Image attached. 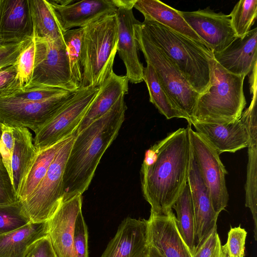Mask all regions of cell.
I'll use <instances>...</instances> for the list:
<instances>
[{"label":"cell","instance_id":"obj_12","mask_svg":"<svg viewBox=\"0 0 257 257\" xmlns=\"http://www.w3.org/2000/svg\"><path fill=\"white\" fill-rule=\"evenodd\" d=\"M136 0H116L115 15L118 26L117 52L126 69L128 81L137 84L144 81V67L138 55L135 26L140 22L135 17L133 9Z\"/></svg>","mask_w":257,"mask_h":257},{"label":"cell","instance_id":"obj_28","mask_svg":"<svg viewBox=\"0 0 257 257\" xmlns=\"http://www.w3.org/2000/svg\"><path fill=\"white\" fill-rule=\"evenodd\" d=\"M34 38L64 40V33L54 12L46 0H29Z\"/></svg>","mask_w":257,"mask_h":257},{"label":"cell","instance_id":"obj_7","mask_svg":"<svg viewBox=\"0 0 257 257\" xmlns=\"http://www.w3.org/2000/svg\"><path fill=\"white\" fill-rule=\"evenodd\" d=\"M77 134L69 137L59 150L34 192L26 200L19 203L31 222H46L59 206L64 194L65 165Z\"/></svg>","mask_w":257,"mask_h":257},{"label":"cell","instance_id":"obj_19","mask_svg":"<svg viewBox=\"0 0 257 257\" xmlns=\"http://www.w3.org/2000/svg\"><path fill=\"white\" fill-rule=\"evenodd\" d=\"M197 132L219 155L224 152L235 153L247 148L249 136L246 122L241 115L235 121L221 123L193 122Z\"/></svg>","mask_w":257,"mask_h":257},{"label":"cell","instance_id":"obj_37","mask_svg":"<svg viewBox=\"0 0 257 257\" xmlns=\"http://www.w3.org/2000/svg\"><path fill=\"white\" fill-rule=\"evenodd\" d=\"M217 226L200 243L197 244L192 257H224Z\"/></svg>","mask_w":257,"mask_h":257},{"label":"cell","instance_id":"obj_34","mask_svg":"<svg viewBox=\"0 0 257 257\" xmlns=\"http://www.w3.org/2000/svg\"><path fill=\"white\" fill-rule=\"evenodd\" d=\"M35 51V41L33 38L26 44L17 61L19 77L22 90L27 88L33 75Z\"/></svg>","mask_w":257,"mask_h":257},{"label":"cell","instance_id":"obj_17","mask_svg":"<svg viewBox=\"0 0 257 257\" xmlns=\"http://www.w3.org/2000/svg\"><path fill=\"white\" fill-rule=\"evenodd\" d=\"M147 244L156 248L164 257H192L172 210L166 215H150L147 220Z\"/></svg>","mask_w":257,"mask_h":257},{"label":"cell","instance_id":"obj_36","mask_svg":"<svg viewBox=\"0 0 257 257\" xmlns=\"http://www.w3.org/2000/svg\"><path fill=\"white\" fill-rule=\"evenodd\" d=\"M22 90L17 62L0 70V98L11 96Z\"/></svg>","mask_w":257,"mask_h":257},{"label":"cell","instance_id":"obj_47","mask_svg":"<svg viewBox=\"0 0 257 257\" xmlns=\"http://www.w3.org/2000/svg\"></svg>","mask_w":257,"mask_h":257},{"label":"cell","instance_id":"obj_41","mask_svg":"<svg viewBox=\"0 0 257 257\" xmlns=\"http://www.w3.org/2000/svg\"><path fill=\"white\" fill-rule=\"evenodd\" d=\"M29 40L0 47V70L17 62L21 52Z\"/></svg>","mask_w":257,"mask_h":257},{"label":"cell","instance_id":"obj_40","mask_svg":"<svg viewBox=\"0 0 257 257\" xmlns=\"http://www.w3.org/2000/svg\"><path fill=\"white\" fill-rule=\"evenodd\" d=\"M14 140L12 128L4 125L3 132L0 140V154L3 164L13 182L12 161Z\"/></svg>","mask_w":257,"mask_h":257},{"label":"cell","instance_id":"obj_44","mask_svg":"<svg viewBox=\"0 0 257 257\" xmlns=\"http://www.w3.org/2000/svg\"><path fill=\"white\" fill-rule=\"evenodd\" d=\"M144 257H164V256L156 248L149 245Z\"/></svg>","mask_w":257,"mask_h":257},{"label":"cell","instance_id":"obj_24","mask_svg":"<svg viewBox=\"0 0 257 257\" xmlns=\"http://www.w3.org/2000/svg\"><path fill=\"white\" fill-rule=\"evenodd\" d=\"M249 136L248 148V163L246 181L245 185V206L251 213L254 229L253 237L257 240V134L256 112L249 110L243 114Z\"/></svg>","mask_w":257,"mask_h":257},{"label":"cell","instance_id":"obj_42","mask_svg":"<svg viewBox=\"0 0 257 257\" xmlns=\"http://www.w3.org/2000/svg\"><path fill=\"white\" fill-rule=\"evenodd\" d=\"M18 202L13 182L6 169L0 168V205Z\"/></svg>","mask_w":257,"mask_h":257},{"label":"cell","instance_id":"obj_26","mask_svg":"<svg viewBox=\"0 0 257 257\" xmlns=\"http://www.w3.org/2000/svg\"><path fill=\"white\" fill-rule=\"evenodd\" d=\"M14 140L12 161L13 183L17 193L37 153L32 134L27 128L12 127Z\"/></svg>","mask_w":257,"mask_h":257},{"label":"cell","instance_id":"obj_20","mask_svg":"<svg viewBox=\"0 0 257 257\" xmlns=\"http://www.w3.org/2000/svg\"><path fill=\"white\" fill-rule=\"evenodd\" d=\"M147 248V220L128 217L121 221L100 257H144Z\"/></svg>","mask_w":257,"mask_h":257},{"label":"cell","instance_id":"obj_46","mask_svg":"<svg viewBox=\"0 0 257 257\" xmlns=\"http://www.w3.org/2000/svg\"><path fill=\"white\" fill-rule=\"evenodd\" d=\"M3 45H4L3 44V43H2V41H1V39H0V47H1V46H3Z\"/></svg>","mask_w":257,"mask_h":257},{"label":"cell","instance_id":"obj_2","mask_svg":"<svg viewBox=\"0 0 257 257\" xmlns=\"http://www.w3.org/2000/svg\"><path fill=\"white\" fill-rule=\"evenodd\" d=\"M122 95L104 115L77 133L67 160L62 199L87 190L105 152L118 135L127 106Z\"/></svg>","mask_w":257,"mask_h":257},{"label":"cell","instance_id":"obj_11","mask_svg":"<svg viewBox=\"0 0 257 257\" xmlns=\"http://www.w3.org/2000/svg\"><path fill=\"white\" fill-rule=\"evenodd\" d=\"M187 127L192 155L209 190L213 209L218 215L225 209L228 201L225 182L227 172L212 146L192 130L191 124H189Z\"/></svg>","mask_w":257,"mask_h":257},{"label":"cell","instance_id":"obj_27","mask_svg":"<svg viewBox=\"0 0 257 257\" xmlns=\"http://www.w3.org/2000/svg\"><path fill=\"white\" fill-rule=\"evenodd\" d=\"M68 138L50 147L37 150L33 161L17 193L19 203L26 200L34 192L45 176L57 153Z\"/></svg>","mask_w":257,"mask_h":257},{"label":"cell","instance_id":"obj_29","mask_svg":"<svg viewBox=\"0 0 257 257\" xmlns=\"http://www.w3.org/2000/svg\"><path fill=\"white\" fill-rule=\"evenodd\" d=\"M172 208L177 213L176 221L180 233L192 255L196 246V236L193 208L187 183Z\"/></svg>","mask_w":257,"mask_h":257},{"label":"cell","instance_id":"obj_6","mask_svg":"<svg viewBox=\"0 0 257 257\" xmlns=\"http://www.w3.org/2000/svg\"><path fill=\"white\" fill-rule=\"evenodd\" d=\"M140 23L135 26L138 49L147 63L153 68L174 106L190 124L200 94L191 87L172 60L148 39L139 26Z\"/></svg>","mask_w":257,"mask_h":257},{"label":"cell","instance_id":"obj_5","mask_svg":"<svg viewBox=\"0 0 257 257\" xmlns=\"http://www.w3.org/2000/svg\"><path fill=\"white\" fill-rule=\"evenodd\" d=\"M117 41L115 13L103 17L83 28V72L80 88L99 87L113 71Z\"/></svg>","mask_w":257,"mask_h":257},{"label":"cell","instance_id":"obj_30","mask_svg":"<svg viewBox=\"0 0 257 257\" xmlns=\"http://www.w3.org/2000/svg\"><path fill=\"white\" fill-rule=\"evenodd\" d=\"M144 81L150 95V101L167 119L185 117L173 105L165 93L152 66L147 63L144 69Z\"/></svg>","mask_w":257,"mask_h":257},{"label":"cell","instance_id":"obj_10","mask_svg":"<svg viewBox=\"0 0 257 257\" xmlns=\"http://www.w3.org/2000/svg\"><path fill=\"white\" fill-rule=\"evenodd\" d=\"M75 91H68L41 101H24L11 96L1 97L0 122L10 127L29 128L36 133Z\"/></svg>","mask_w":257,"mask_h":257},{"label":"cell","instance_id":"obj_16","mask_svg":"<svg viewBox=\"0 0 257 257\" xmlns=\"http://www.w3.org/2000/svg\"><path fill=\"white\" fill-rule=\"evenodd\" d=\"M187 183L194 211L197 245L217 226L218 215L213 209L209 190L201 176L191 148Z\"/></svg>","mask_w":257,"mask_h":257},{"label":"cell","instance_id":"obj_1","mask_svg":"<svg viewBox=\"0 0 257 257\" xmlns=\"http://www.w3.org/2000/svg\"><path fill=\"white\" fill-rule=\"evenodd\" d=\"M145 153L141 174L150 215H166L187 183L190 145L187 128H180Z\"/></svg>","mask_w":257,"mask_h":257},{"label":"cell","instance_id":"obj_33","mask_svg":"<svg viewBox=\"0 0 257 257\" xmlns=\"http://www.w3.org/2000/svg\"><path fill=\"white\" fill-rule=\"evenodd\" d=\"M31 222L19 201L0 205V235L17 230Z\"/></svg>","mask_w":257,"mask_h":257},{"label":"cell","instance_id":"obj_39","mask_svg":"<svg viewBox=\"0 0 257 257\" xmlns=\"http://www.w3.org/2000/svg\"><path fill=\"white\" fill-rule=\"evenodd\" d=\"M66 91H68L58 88H35L20 90L9 96L24 101H41Z\"/></svg>","mask_w":257,"mask_h":257},{"label":"cell","instance_id":"obj_8","mask_svg":"<svg viewBox=\"0 0 257 257\" xmlns=\"http://www.w3.org/2000/svg\"><path fill=\"white\" fill-rule=\"evenodd\" d=\"M35 41L33 75L25 89L52 87L72 92L78 90L71 77L64 40L35 39Z\"/></svg>","mask_w":257,"mask_h":257},{"label":"cell","instance_id":"obj_15","mask_svg":"<svg viewBox=\"0 0 257 257\" xmlns=\"http://www.w3.org/2000/svg\"><path fill=\"white\" fill-rule=\"evenodd\" d=\"M82 195L62 199L47 221L48 235L58 257H76L73 245L75 223L82 210Z\"/></svg>","mask_w":257,"mask_h":257},{"label":"cell","instance_id":"obj_45","mask_svg":"<svg viewBox=\"0 0 257 257\" xmlns=\"http://www.w3.org/2000/svg\"><path fill=\"white\" fill-rule=\"evenodd\" d=\"M3 126H4V124H3L0 122V140L1 139V138H2V134H3ZM0 168L6 169L5 166H4V164H3L1 154H0Z\"/></svg>","mask_w":257,"mask_h":257},{"label":"cell","instance_id":"obj_23","mask_svg":"<svg viewBox=\"0 0 257 257\" xmlns=\"http://www.w3.org/2000/svg\"><path fill=\"white\" fill-rule=\"evenodd\" d=\"M134 8L141 12L145 18L155 21L192 40L204 44L209 48L208 46L189 27L180 14L179 11L158 0H136Z\"/></svg>","mask_w":257,"mask_h":257},{"label":"cell","instance_id":"obj_14","mask_svg":"<svg viewBox=\"0 0 257 257\" xmlns=\"http://www.w3.org/2000/svg\"><path fill=\"white\" fill-rule=\"evenodd\" d=\"M63 33L115 14L116 0L48 1Z\"/></svg>","mask_w":257,"mask_h":257},{"label":"cell","instance_id":"obj_31","mask_svg":"<svg viewBox=\"0 0 257 257\" xmlns=\"http://www.w3.org/2000/svg\"><path fill=\"white\" fill-rule=\"evenodd\" d=\"M83 28L68 30L64 33L72 78L79 88L83 78L82 39Z\"/></svg>","mask_w":257,"mask_h":257},{"label":"cell","instance_id":"obj_43","mask_svg":"<svg viewBox=\"0 0 257 257\" xmlns=\"http://www.w3.org/2000/svg\"><path fill=\"white\" fill-rule=\"evenodd\" d=\"M26 257H58L48 235L35 241L29 247Z\"/></svg>","mask_w":257,"mask_h":257},{"label":"cell","instance_id":"obj_21","mask_svg":"<svg viewBox=\"0 0 257 257\" xmlns=\"http://www.w3.org/2000/svg\"><path fill=\"white\" fill-rule=\"evenodd\" d=\"M257 28L237 37L222 51L213 53L215 61L227 71L246 76L256 66Z\"/></svg>","mask_w":257,"mask_h":257},{"label":"cell","instance_id":"obj_18","mask_svg":"<svg viewBox=\"0 0 257 257\" xmlns=\"http://www.w3.org/2000/svg\"><path fill=\"white\" fill-rule=\"evenodd\" d=\"M33 38L29 0H0V39L3 44Z\"/></svg>","mask_w":257,"mask_h":257},{"label":"cell","instance_id":"obj_3","mask_svg":"<svg viewBox=\"0 0 257 257\" xmlns=\"http://www.w3.org/2000/svg\"><path fill=\"white\" fill-rule=\"evenodd\" d=\"M139 26L172 60L195 91L201 94L208 89L215 61L209 48L153 20L145 18Z\"/></svg>","mask_w":257,"mask_h":257},{"label":"cell","instance_id":"obj_4","mask_svg":"<svg viewBox=\"0 0 257 257\" xmlns=\"http://www.w3.org/2000/svg\"><path fill=\"white\" fill-rule=\"evenodd\" d=\"M245 77L227 71L215 60L210 85L200 94L190 124L193 122L221 124L238 120L246 104L243 90Z\"/></svg>","mask_w":257,"mask_h":257},{"label":"cell","instance_id":"obj_38","mask_svg":"<svg viewBox=\"0 0 257 257\" xmlns=\"http://www.w3.org/2000/svg\"><path fill=\"white\" fill-rule=\"evenodd\" d=\"M88 230L81 210L76 218L74 230L73 245L76 257H88Z\"/></svg>","mask_w":257,"mask_h":257},{"label":"cell","instance_id":"obj_35","mask_svg":"<svg viewBox=\"0 0 257 257\" xmlns=\"http://www.w3.org/2000/svg\"><path fill=\"white\" fill-rule=\"evenodd\" d=\"M247 232L239 225L230 228L226 243L221 246L224 257H244Z\"/></svg>","mask_w":257,"mask_h":257},{"label":"cell","instance_id":"obj_32","mask_svg":"<svg viewBox=\"0 0 257 257\" xmlns=\"http://www.w3.org/2000/svg\"><path fill=\"white\" fill-rule=\"evenodd\" d=\"M256 16V0H240L236 4L229 16L237 37L242 38L251 30Z\"/></svg>","mask_w":257,"mask_h":257},{"label":"cell","instance_id":"obj_9","mask_svg":"<svg viewBox=\"0 0 257 257\" xmlns=\"http://www.w3.org/2000/svg\"><path fill=\"white\" fill-rule=\"evenodd\" d=\"M99 87L80 88L40 128L33 138L36 150L50 147L77 133Z\"/></svg>","mask_w":257,"mask_h":257},{"label":"cell","instance_id":"obj_13","mask_svg":"<svg viewBox=\"0 0 257 257\" xmlns=\"http://www.w3.org/2000/svg\"><path fill=\"white\" fill-rule=\"evenodd\" d=\"M179 12L213 53L222 51L237 38L229 15L216 13L209 7L193 12Z\"/></svg>","mask_w":257,"mask_h":257},{"label":"cell","instance_id":"obj_25","mask_svg":"<svg viewBox=\"0 0 257 257\" xmlns=\"http://www.w3.org/2000/svg\"><path fill=\"white\" fill-rule=\"evenodd\" d=\"M47 235V221L31 222L17 230L0 235V257H26L31 245Z\"/></svg>","mask_w":257,"mask_h":257},{"label":"cell","instance_id":"obj_22","mask_svg":"<svg viewBox=\"0 0 257 257\" xmlns=\"http://www.w3.org/2000/svg\"><path fill=\"white\" fill-rule=\"evenodd\" d=\"M125 75H118L113 71L99 87V90L78 127L77 133L105 114L123 95L128 91Z\"/></svg>","mask_w":257,"mask_h":257}]
</instances>
